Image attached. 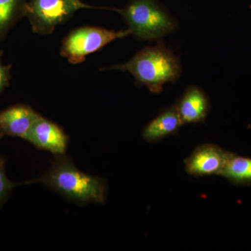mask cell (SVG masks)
Segmentation results:
<instances>
[{"label":"cell","instance_id":"cell-3","mask_svg":"<svg viewBox=\"0 0 251 251\" xmlns=\"http://www.w3.org/2000/svg\"><path fill=\"white\" fill-rule=\"evenodd\" d=\"M122 16L131 34L140 40L160 39L177 27L175 20L153 0H134Z\"/></svg>","mask_w":251,"mask_h":251},{"label":"cell","instance_id":"cell-2","mask_svg":"<svg viewBox=\"0 0 251 251\" xmlns=\"http://www.w3.org/2000/svg\"><path fill=\"white\" fill-rule=\"evenodd\" d=\"M109 69L129 72L139 85L146 86L153 94L161 93L163 86L174 83L181 74L179 58L163 44L145 48L128 62Z\"/></svg>","mask_w":251,"mask_h":251},{"label":"cell","instance_id":"cell-10","mask_svg":"<svg viewBox=\"0 0 251 251\" xmlns=\"http://www.w3.org/2000/svg\"><path fill=\"white\" fill-rule=\"evenodd\" d=\"M182 125L176 106L173 105L149 122L143 130L144 140L150 143H158L177 133Z\"/></svg>","mask_w":251,"mask_h":251},{"label":"cell","instance_id":"cell-4","mask_svg":"<svg viewBox=\"0 0 251 251\" xmlns=\"http://www.w3.org/2000/svg\"><path fill=\"white\" fill-rule=\"evenodd\" d=\"M129 29L116 31L97 27H82L73 30L63 40L60 54L73 64H80L89 54L97 52L117 39L130 35Z\"/></svg>","mask_w":251,"mask_h":251},{"label":"cell","instance_id":"cell-9","mask_svg":"<svg viewBox=\"0 0 251 251\" xmlns=\"http://www.w3.org/2000/svg\"><path fill=\"white\" fill-rule=\"evenodd\" d=\"M183 125L204 122L210 111L206 94L197 86H190L175 104Z\"/></svg>","mask_w":251,"mask_h":251},{"label":"cell","instance_id":"cell-6","mask_svg":"<svg viewBox=\"0 0 251 251\" xmlns=\"http://www.w3.org/2000/svg\"><path fill=\"white\" fill-rule=\"evenodd\" d=\"M233 155L214 144H202L184 160L185 170L195 177L220 176Z\"/></svg>","mask_w":251,"mask_h":251},{"label":"cell","instance_id":"cell-5","mask_svg":"<svg viewBox=\"0 0 251 251\" xmlns=\"http://www.w3.org/2000/svg\"><path fill=\"white\" fill-rule=\"evenodd\" d=\"M90 8L80 0H31L25 7L32 30L41 35L52 33L77 10Z\"/></svg>","mask_w":251,"mask_h":251},{"label":"cell","instance_id":"cell-11","mask_svg":"<svg viewBox=\"0 0 251 251\" xmlns=\"http://www.w3.org/2000/svg\"><path fill=\"white\" fill-rule=\"evenodd\" d=\"M220 176L235 185L251 184V158L234 153Z\"/></svg>","mask_w":251,"mask_h":251},{"label":"cell","instance_id":"cell-14","mask_svg":"<svg viewBox=\"0 0 251 251\" xmlns=\"http://www.w3.org/2000/svg\"><path fill=\"white\" fill-rule=\"evenodd\" d=\"M2 51H0V94L9 85L11 77V65H4L1 61Z\"/></svg>","mask_w":251,"mask_h":251},{"label":"cell","instance_id":"cell-13","mask_svg":"<svg viewBox=\"0 0 251 251\" xmlns=\"http://www.w3.org/2000/svg\"><path fill=\"white\" fill-rule=\"evenodd\" d=\"M16 185L8 179L5 173L4 161L0 156V202L4 200Z\"/></svg>","mask_w":251,"mask_h":251},{"label":"cell","instance_id":"cell-8","mask_svg":"<svg viewBox=\"0 0 251 251\" xmlns=\"http://www.w3.org/2000/svg\"><path fill=\"white\" fill-rule=\"evenodd\" d=\"M39 115L31 107L22 104L3 110L0 112V137H19L27 140Z\"/></svg>","mask_w":251,"mask_h":251},{"label":"cell","instance_id":"cell-1","mask_svg":"<svg viewBox=\"0 0 251 251\" xmlns=\"http://www.w3.org/2000/svg\"><path fill=\"white\" fill-rule=\"evenodd\" d=\"M41 183L79 204H104L106 200L105 180L77 169L69 157L54 156L50 169L40 177L28 181Z\"/></svg>","mask_w":251,"mask_h":251},{"label":"cell","instance_id":"cell-7","mask_svg":"<svg viewBox=\"0 0 251 251\" xmlns=\"http://www.w3.org/2000/svg\"><path fill=\"white\" fill-rule=\"evenodd\" d=\"M26 140L39 150L58 156L65 154L69 138L57 124L39 115Z\"/></svg>","mask_w":251,"mask_h":251},{"label":"cell","instance_id":"cell-12","mask_svg":"<svg viewBox=\"0 0 251 251\" xmlns=\"http://www.w3.org/2000/svg\"><path fill=\"white\" fill-rule=\"evenodd\" d=\"M23 0H0V40L4 39L21 15L24 14Z\"/></svg>","mask_w":251,"mask_h":251}]
</instances>
